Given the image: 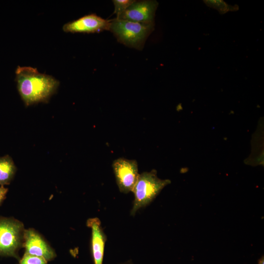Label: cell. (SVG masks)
<instances>
[{
    "label": "cell",
    "mask_w": 264,
    "mask_h": 264,
    "mask_svg": "<svg viewBox=\"0 0 264 264\" xmlns=\"http://www.w3.org/2000/svg\"><path fill=\"white\" fill-rule=\"evenodd\" d=\"M154 22H139L115 19L110 20L109 30L121 43L141 49L154 30Z\"/></svg>",
    "instance_id": "2"
},
{
    "label": "cell",
    "mask_w": 264,
    "mask_h": 264,
    "mask_svg": "<svg viewBox=\"0 0 264 264\" xmlns=\"http://www.w3.org/2000/svg\"><path fill=\"white\" fill-rule=\"evenodd\" d=\"M8 189L5 188L4 186L1 185L0 187V205L6 198V195Z\"/></svg>",
    "instance_id": "14"
},
{
    "label": "cell",
    "mask_w": 264,
    "mask_h": 264,
    "mask_svg": "<svg viewBox=\"0 0 264 264\" xmlns=\"http://www.w3.org/2000/svg\"><path fill=\"white\" fill-rule=\"evenodd\" d=\"M258 264H264V257L263 256L258 261Z\"/></svg>",
    "instance_id": "15"
},
{
    "label": "cell",
    "mask_w": 264,
    "mask_h": 264,
    "mask_svg": "<svg viewBox=\"0 0 264 264\" xmlns=\"http://www.w3.org/2000/svg\"><path fill=\"white\" fill-rule=\"evenodd\" d=\"M120 264H133V263H132V262L127 261V262H124Z\"/></svg>",
    "instance_id": "16"
},
{
    "label": "cell",
    "mask_w": 264,
    "mask_h": 264,
    "mask_svg": "<svg viewBox=\"0 0 264 264\" xmlns=\"http://www.w3.org/2000/svg\"><path fill=\"white\" fill-rule=\"evenodd\" d=\"M156 171L144 172L139 175L132 189L134 198L131 215L134 216L140 208L150 204L167 185L169 179H161L157 176Z\"/></svg>",
    "instance_id": "3"
},
{
    "label": "cell",
    "mask_w": 264,
    "mask_h": 264,
    "mask_svg": "<svg viewBox=\"0 0 264 264\" xmlns=\"http://www.w3.org/2000/svg\"><path fill=\"white\" fill-rule=\"evenodd\" d=\"M110 24V20L90 14L66 23L63 25V30L71 33H99L109 30Z\"/></svg>",
    "instance_id": "7"
},
{
    "label": "cell",
    "mask_w": 264,
    "mask_h": 264,
    "mask_svg": "<svg viewBox=\"0 0 264 264\" xmlns=\"http://www.w3.org/2000/svg\"><path fill=\"white\" fill-rule=\"evenodd\" d=\"M204 3L208 7L218 10L220 14H224L229 11L237 10L238 5L232 6L221 0H203Z\"/></svg>",
    "instance_id": "11"
},
{
    "label": "cell",
    "mask_w": 264,
    "mask_h": 264,
    "mask_svg": "<svg viewBox=\"0 0 264 264\" xmlns=\"http://www.w3.org/2000/svg\"><path fill=\"white\" fill-rule=\"evenodd\" d=\"M112 166L120 192H132L139 175L137 161L121 157L115 159Z\"/></svg>",
    "instance_id": "5"
},
{
    "label": "cell",
    "mask_w": 264,
    "mask_h": 264,
    "mask_svg": "<svg viewBox=\"0 0 264 264\" xmlns=\"http://www.w3.org/2000/svg\"><path fill=\"white\" fill-rule=\"evenodd\" d=\"M24 230L22 223L19 220L0 217V256L19 260L18 251L23 247Z\"/></svg>",
    "instance_id": "4"
},
{
    "label": "cell",
    "mask_w": 264,
    "mask_h": 264,
    "mask_svg": "<svg viewBox=\"0 0 264 264\" xmlns=\"http://www.w3.org/2000/svg\"><path fill=\"white\" fill-rule=\"evenodd\" d=\"M47 262L43 258L24 253L19 261V264H47Z\"/></svg>",
    "instance_id": "13"
},
{
    "label": "cell",
    "mask_w": 264,
    "mask_h": 264,
    "mask_svg": "<svg viewBox=\"0 0 264 264\" xmlns=\"http://www.w3.org/2000/svg\"><path fill=\"white\" fill-rule=\"evenodd\" d=\"M87 226L91 230V251L94 264H103L106 236L97 218L88 219Z\"/></svg>",
    "instance_id": "9"
},
{
    "label": "cell",
    "mask_w": 264,
    "mask_h": 264,
    "mask_svg": "<svg viewBox=\"0 0 264 264\" xmlns=\"http://www.w3.org/2000/svg\"><path fill=\"white\" fill-rule=\"evenodd\" d=\"M158 5L156 0H134L116 19L139 22H154Z\"/></svg>",
    "instance_id": "6"
},
{
    "label": "cell",
    "mask_w": 264,
    "mask_h": 264,
    "mask_svg": "<svg viewBox=\"0 0 264 264\" xmlns=\"http://www.w3.org/2000/svg\"><path fill=\"white\" fill-rule=\"evenodd\" d=\"M15 74L18 91L27 106L45 102L59 85L53 76L40 73L31 66H18Z\"/></svg>",
    "instance_id": "1"
},
{
    "label": "cell",
    "mask_w": 264,
    "mask_h": 264,
    "mask_svg": "<svg viewBox=\"0 0 264 264\" xmlns=\"http://www.w3.org/2000/svg\"><path fill=\"white\" fill-rule=\"evenodd\" d=\"M133 0H113L114 5V13L117 17L127 9L133 2Z\"/></svg>",
    "instance_id": "12"
},
{
    "label": "cell",
    "mask_w": 264,
    "mask_h": 264,
    "mask_svg": "<svg viewBox=\"0 0 264 264\" xmlns=\"http://www.w3.org/2000/svg\"><path fill=\"white\" fill-rule=\"evenodd\" d=\"M23 247L25 248L24 253L43 258L47 262L53 260L56 257L54 250L33 228L25 229Z\"/></svg>",
    "instance_id": "8"
},
{
    "label": "cell",
    "mask_w": 264,
    "mask_h": 264,
    "mask_svg": "<svg viewBox=\"0 0 264 264\" xmlns=\"http://www.w3.org/2000/svg\"><path fill=\"white\" fill-rule=\"evenodd\" d=\"M16 172V167L12 158L8 155L0 157V185L9 184Z\"/></svg>",
    "instance_id": "10"
}]
</instances>
